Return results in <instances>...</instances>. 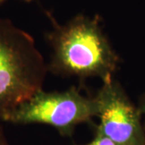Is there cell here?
Here are the masks:
<instances>
[{
    "mask_svg": "<svg viewBox=\"0 0 145 145\" xmlns=\"http://www.w3.org/2000/svg\"><path fill=\"white\" fill-rule=\"evenodd\" d=\"M99 114L95 97H86L75 87L62 92L43 89L7 114L3 121L15 124L49 125L63 136L72 135L78 125L90 123Z\"/></svg>",
    "mask_w": 145,
    "mask_h": 145,
    "instance_id": "3",
    "label": "cell"
},
{
    "mask_svg": "<svg viewBox=\"0 0 145 145\" xmlns=\"http://www.w3.org/2000/svg\"><path fill=\"white\" fill-rule=\"evenodd\" d=\"M48 70L32 36L0 18V120L43 89Z\"/></svg>",
    "mask_w": 145,
    "mask_h": 145,
    "instance_id": "2",
    "label": "cell"
},
{
    "mask_svg": "<svg viewBox=\"0 0 145 145\" xmlns=\"http://www.w3.org/2000/svg\"><path fill=\"white\" fill-rule=\"evenodd\" d=\"M84 145H118L115 143H114L112 140H110L108 138L105 137L103 135H98L95 134V136L93 138V140L89 142L88 144Z\"/></svg>",
    "mask_w": 145,
    "mask_h": 145,
    "instance_id": "5",
    "label": "cell"
},
{
    "mask_svg": "<svg viewBox=\"0 0 145 145\" xmlns=\"http://www.w3.org/2000/svg\"><path fill=\"white\" fill-rule=\"evenodd\" d=\"M49 17L53 28L47 36L52 50L48 70L64 77L112 80L119 57L104 34L99 16L80 15L64 25Z\"/></svg>",
    "mask_w": 145,
    "mask_h": 145,
    "instance_id": "1",
    "label": "cell"
},
{
    "mask_svg": "<svg viewBox=\"0 0 145 145\" xmlns=\"http://www.w3.org/2000/svg\"><path fill=\"white\" fill-rule=\"evenodd\" d=\"M0 145H10L8 141L6 138V135L4 134V131L3 130V127L0 124Z\"/></svg>",
    "mask_w": 145,
    "mask_h": 145,
    "instance_id": "6",
    "label": "cell"
},
{
    "mask_svg": "<svg viewBox=\"0 0 145 145\" xmlns=\"http://www.w3.org/2000/svg\"><path fill=\"white\" fill-rule=\"evenodd\" d=\"M138 108L140 110V113L145 115V94L142 97V99L140 100V105H139V107Z\"/></svg>",
    "mask_w": 145,
    "mask_h": 145,
    "instance_id": "7",
    "label": "cell"
},
{
    "mask_svg": "<svg viewBox=\"0 0 145 145\" xmlns=\"http://www.w3.org/2000/svg\"><path fill=\"white\" fill-rule=\"evenodd\" d=\"M24 1H26V2H31V1H33V0H24Z\"/></svg>",
    "mask_w": 145,
    "mask_h": 145,
    "instance_id": "9",
    "label": "cell"
},
{
    "mask_svg": "<svg viewBox=\"0 0 145 145\" xmlns=\"http://www.w3.org/2000/svg\"><path fill=\"white\" fill-rule=\"evenodd\" d=\"M4 1H5V0H0V4H1L2 3H3Z\"/></svg>",
    "mask_w": 145,
    "mask_h": 145,
    "instance_id": "8",
    "label": "cell"
},
{
    "mask_svg": "<svg viewBox=\"0 0 145 145\" xmlns=\"http://www.w3.org/2000/svg\"><path fill=\"white\" fill-rule=\"evenodd\" d=\"M98 103L99 124L95 134L118 145H144L145 128L140 110L135 107L119 82H103L94 96Z\"/></svg>",
    "mask_w": 145,
    "mask_h": 145,
    "instance_id": "4",
    "label": "cell"
},
{
    "mask_svg": "<svg viewBox=\"0 0 145 145\" xmlns=\"http://www.w3.org/2000/svg\"><path fill=\"white\" fill-rule=\"evenodd\" d=\"M144 128H145V123H144ZM144 145H145V143H144Z\"/></svg>",
    "mask_w": 145,
    "mask_h": 145,
    "instance_id": "10",
    "label": "cell"
}]
</instances>
